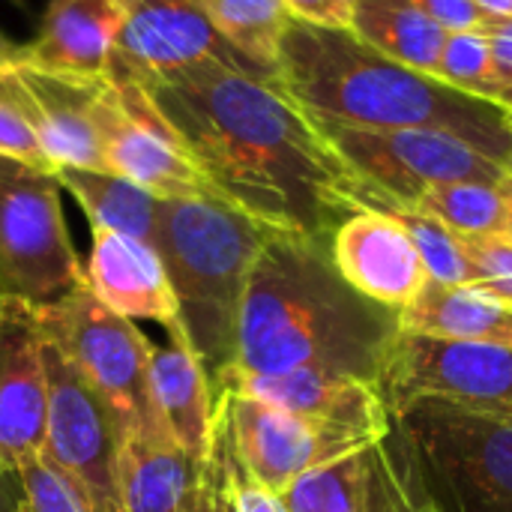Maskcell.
I'll list each match as a JSON object with an SVG mask.
<instances>
[{"label": "cell", "instance_id": "1", "mask_svg": "<svg viewBox=\"0 0 512 512\" xmlns=\"http://www.w3.org/2000/svg\"><path fill=\"white\" fill-rule=\"evenodd\" d=\"M219 198L270 231L327 240L354 213L351 168L279 84L198 63L141 84Z\"/></svg>", "mask_w": 512, "mask_h": 512}, {"label": "cell", "instance_id": "2", "mask_svg": "<svg viewBox=\"0 0 512 512\" xmlns=\"http://www.w3.org/2000/svg\"><path fill=\"white\" fill-rule=\"evenodd\" d=\"M396 333L399 312L351 288L327 240L267 231L243 294L231 369H330L378 381Z\"/></svg>", "mask_w": 512, "mask_h": 512}, {"label": "cell", "instance_id": "3", "mask_svg": "<svg viewBox=\"0 0 512 512\" xmlns=\"http://www.w3.org/2000/svg\"><path fill=\"white\" fill-rule=\"evenodd\" d=\"M276 84L318 117L363 129L453 132L504 168L512 156V111L384 57L351 30L291 21Z\"/></svg>", "mask_w": 512, "mask_h": 512}, {"label": "cell", "instance_id": "4", "mask_svg": "<svg viewBox=\"0 0 512 512\" xmlns=\"http://www.w3.org/2000/svg\"><path fill=\"white\" fill-rule=\"evenodd\" d=\"M267 231L216 198H180L159 207L153 246L174 288L180 324L213 387L234 366L240 306Z\"/></svg>", "mask_w": 512, "mask_h": 512}, {"label": "cell", "instance_id": "5", "mask_svg": "<svg viewBox=\"0 0 512 512\" xmlns=\"http://www.w3.org/2000/svg\"><path fill=\"white\" fill-rule=\"evenodd\" d=\"M423 501L435 512H512V423L438 399L393 411Z\"/></svg>", "mask_w": 512, "mask_h": 512}, {"label": "cell", "instance_id": "6", "mask_svg": "<svg viewBox=\"0 0 512 512\" xmlns=\"http://www.w3.org/2000/svg\"><path fill=\"white\" fill-rule=\"evenodd\" d=\"M45 336L66 354L105 405L120 441L168 438L150 384L153 342L123 315L108 309L84 282L60 300L39 306Z\"/></svg>", "mask_w": 512, "mask_h": 512}, {"label": "cell", "instance_id": "7", "mask_svg": "<svg viewBox=\"0 0 512 512\" xmlns=\"http://www.w3.org/2000/svg\"><path fill=\"white\" fill-rule=\"evenodd\" d=\"M54 171L0 156V297L48 306L84 282Z\"/></svg>", "mask_w": 512, "mask_h": 512}, {"label": "cell", "instance_id": "8", "mask_svg": "<svg viewBox=\"0 0 512 512\" xmlns=\"http://www.w3.org/2000/svg\"><path fill=\"white\" fill-rule=\"evenodd\" d=\"M327 144L354 177L414 204L426 189L444 183H501L507 168L441 129H363L312 114Z\"/></svg>", "mask_w": 512, "mask_h": 512}, {"label": "cell", "instance_id": "9", "mask_svg": "<svg viewBox=\"0 0 512 512\" xmlns=\"http://www.w3.org/2000/svg\"><path fill=\"white\" fill-rule=\"evenodd\" d=\"M378 384L390 411L414 399H438L512 423L510 348L399 330L387 348Z\"/></svg>", "mask_w": 512, "mask_h": 512}, {"label": "cell", "instance_id": "10", "mask_svg": "<svg viewBox=\"0 0 512 512\" xmlns=\"http://www.w3.org/2000/svg\"><path fill=\"white\" fill-rule=\"evenodd\" d=\"M93 117L102 135L108 171L138 183L162 201H222L177 129L138 81L108 75L96 93Z\"/></svg>", "mask_w": 512, "mask_h": 512}, {"label": "cell", "instance_id": "11", "mask_svg": "<svg viewBox=\"0 0 512 512\" xmlns=\"http://www.w3.org/2000/svg\"><path fill=\"white\" fill-rule=\"evenodd\" d=\"M48 417H45V459L78 492L87 512H123L120 507V435L66 354L48 339Z\"/></svg>", "mask_w": 512, "mask_h": 512}, {"label": "cell", "instance_id": "12", "mask_svg": "<svg viewBox=\"0 0 512 512\" xmlns=\"http://www.w3.org/2000/svg\"><path fill=\"white\" fill-rule=\"evenodd\" d=\"M120 30L111 51V72L138 84L198 66L228 63L276 84V75L246 60L207 21L195 0H117Z\"/></svg>", "mask_w": 512, "mask_h": 512}, {"label": "cell", "instance_id": "13", "mask_svg": "<svg viewBox=\"0 0 512 512\" xmlns=\"http://www.w3.org/2000/svg\"><path fill=\"white\" fill-rule=\"evenodd\" d=\"M216 417L243 468L279 495L303 474L372 444L234 390L216 393Z\"/></svg>", "mask_w": 512, "mask_h": 512}, {"label": "cell", "instance_id": "14", "mask_svg": "<svg viewBox=\"0 0 512 512\" xmlns=\"http://www.w3.org/2000/svg\"><path fill=\"white\" fill-rule=\"evenodd\" d=\"M213 390H234L261 399L309 423L354 435L360 441H378L393 432V411L381 384L345 372L291 369L279 375H249L231 369L216 381Z\"/></svg>", "mask_w": 512, "mask_h": 512}, {"label": "cell", "instance_id": "15", "mask_svg": "<svg viewBox=\"0 0 512 512\" xmlns=\"http://www.w3.org/2000/svg\"><path fill=\"white\" fill-rule=\"evenodd\" d=\"M282 498L288 512H414L426 504L396 426L387 438L303 474Z\"/></svg>", "mask_w": 512, "mask_h": 512}, {"label": "cell", "instance_id": "16", "mask_svg": "<svg viewBox=\"0 0 512 512\" xmlns=\"http://www.w3.org/2000/svg\"><path fill=\"white\" fill-rule=\"evenodd\" d=\"M39 306L0 297V468L18 465L45 444L48 369Z\"/></svg>", "mask_w": 512, "mask_h": 512}, {"label": "cell", "instance_id": "17", "mask_svg": "<svg viewBox=\"0 0 512 512\" xmlns=\"http://www.w3.org/2000/svg\"><path fill=\"white\" fill-rule=\"evenodd\" d=\"M330 255L342 279L363 297L402 312L432 282L408 231L378 213H348L330 237Z\"/></svg>", "mask_w": 512, "mask_h": 512}, {"label": "cell", "instance_id": "18", "mask_svg": "<svg viewBox=\"0 0 512 512\" xmlns=\"http://www.w3.org/2000/svg\"><path fill=\"white\" fill-rule=\"evenodd\" d=\"M12 75H15L30 123L36 129V138L51 168L54 171L60 168L108 171L102 135L93 117V105H96V93L102 81L99 84L72 81V78L24 63L21 54L12 63Z\"/></svg>", "mask_w": 512, "mask_h": 512}, {"label": "cell", "instance_id": "19", "mask_svg": "<svg viewBox=\"0 0 512 512\" xmlns=\"http://www.w3.org/2000/svg\"><path fill=\"white\" fill-rule=\"evenodd\" d=\"M90 234L93 243L84 264V285L129 321L144 318L165 330L180 324V306L156 246L102 228H90Z\"/></svg>", "mask_w": 512, "mask_h": 512}, {"label": "cell", "instance_id": "20", "mask_svg": "<svg viewBox=\"0 0 512 512\" xmlns=\"http://www.w3.org/2000/svg\"><path fill=\"white\" fill-rule=\"evenodd\" d=\"M120 18L117 0H48L36 36L21 45V60L72 81L99 84L111 72Z\"/></svg>", "mask_w": 512, "mask_h": 512}, {"label": "cell", "instance_id": "21", "mask_svg": "<svg viewBox=\"0 0 512 512\" xmlns=\"http://www.w3.org/2000/svg\"><path fill=\"white\" fill-rule=\"evenodd\" d=\"M150 384L174 444L195 462H204L213 444L216 393L183 324L168 327V342L150 348Z\"/></svg>", "mask_w": 512, "mask_h": 512}, {"label": "cell", "instance_id": "22", "mask_svg": "<svg viewBox=\"0 0 512 512\" xmlns=\"http://www.w3.org/2000/svg\"><path fill=\"white\" fill-rule=\"evenodd\" d=\"M399 330L512 351V306L477 285L429 282L426 291L399 312Z\"/></svg>", "mask_w": 512, "mask_h": 512}, {"label": "cell", "instance_id": "23", "mask_svg": "<svg viewBox=\"0 0 512 512\" xmlns=\"http://www.w3.org/2000/svg\"><path fill=\"white\" fill-rule=\"evenodd\" d=\"M204 462L168 438L120 441L117 483L123 512H183L195 495Z\"/></svg>", "mask_w": 512, "mask_h": 512}, {"label": "cell", "instance_id": "24", "mask_svg": "<svg viewBox=\"0 0 512 512\" xmlns=\"http://www.w3.org/2000/svg\"><path fill=\"white\" fill-rule=\"evenodd\" d=\"M60 186L78 201L90 228L126 234L144 243H156L159 207L162 198L141 189L138 183L114 174V171H90V168H60L54 171Z\"/></svg>", "mask_w": 512, "mask_h": 512}, {"label": "cell", "instance_id": "25", "mask_svg": "<svg viewBox=\"0 0 512 512\" xmlns=\"http://www.w3.org/2000/svg\"><path fill=\"white\" fill-rule=\"evenodd\" d=\"M351 33L384 57L435 75L447 30H441L414 0H357Z\"/></svg>", "mask_w": 512, "mask_h": 512}, {"label": "cell", "instance_id": "26", "mask_svg": "<svg viewBox=\"0 0 512 512\" xmlns=\"http://www.w3.org/2000/svg\"><path fill=\"white\" fill-rule=\"evenodd\" d=\"M219 36L246 60L276 75L279 45L291 27L282 0H195Z\"/></svg>", "mask_w": 512, "mask_h": 512}, {"label": "cell", "instance_id": "27", "mask_svg": "<svg viewBox=\"0 0 512 512\" xmlns=\"http://www.w3.org/2000/svg\"><path fill=\"white\" fill-rule=\"evenodd\" d=\"M411 207L438 219L456 237H507L510 204L501 183H444L426 189Z\"/></svg>", "mask_w": 512, "mask_h": 512}, {"label": "cell", "instance_id": "28", "mask_svg": "<svg viewBox=\"0 0 512 512\" xmlns=\"http://www.w3.org/2000/svg\"><path fill=\"white\" fill-rule=\"evenodd\" d=\"M435 78L462 93L492 99V102H498V96L504 93L498 72H495V60H492V42L483 30L447 33Z\"/></svg>", "mask_w": 512, "mask_h": 512}, {"label": "cell", "instance_id": "29", "mask_svg": "<svg viewBox=\"0 0 512 512\" xmlns=\"http://www.w3.org/2000/svg\"><path fill=\"white\" fill-rule=\"evenodd\" d=\"M207 459L213 462V468L219 474L228 512H288V504L279 492H273L270 486H264L258 477H252L243 468L219 417L213 423V444H210Z\"/></svg>", "mask_w": 512, "mask_h": 512}, {"label": "cell", "instance_id": "30", "mask_svg": "<svg viewBox=\"0 0 512 512\" xmlns=\"http://www.w3.org/2000/svg\"><path fill=\"white\" fill-rule=\"evenodd\" d=\"M0 156L54 171L39 138H36V129L30 123L27 105H24L21 90L15 84L12 66L0 69Z\"/></svg>", "mask_w": 512, "mask_h": 512}, {"label": "cell", "instance_id": "31", "mask_svg": "<svg viewBox=\"0 0 512 512\" xmlns=\"http://www.w3.org/2000/svg\"><path fill=\"white\" fill-rule=\"evenodd\" d=\"M18 483V512H87L78 492L45 459V453H36L18 465Z\"/></svg>", "mask_w": 512, "mask_h": 512}, {"label": "cell", "instance_id": "32", "mask_svg": "<svg viewBox=\"0 0 512 512\" xmlns=\"http://www.w3.org/2000/svg\"><path fill=\"white\" fill-rule=\"evenodd\" d=\"M474 270V285L512 306L510 237H459Z\"/></svg>", "mask_w": 512, "mask_h": 512}, {"label": "cell", "instance_id": "33", "mask_svg": "<svg viewBox=\"0 0 512 512\" xmlns=\"http://www.w3.org/2000/svg\"><path fill=\"white\" fill-rule=\"evenodd\" d=\"M414 3L447 33L483 30L489 21L477 0H414Z\"/></svg>", "mask_w": 512, "mask_h": 512}, {"label": "cell", "instance_id": "34", "mask_svg": "<svg viewBox=\"0 0 512 512\" xmlns=\"http://www.w3.org/2000/svg\"><path fill=\"white\" fill-rule=\"evenodd\" d=\"M294 21L327 27V30H351L354 0H282Z\"/></svg>", "mask_w": 512, "mask_h": 512}, {"label": "cell", "instance_id": "35", "mask_svg": "<svg viewBox=\"0 0 512 512\" xmlns=\"http://www.w3.org/2000/svg\"><path fill=\"white\" fill-rule=\"evenodd\" d=\"M483 33L492 42V60H495V72L504 90L512 87V18H498V21H486Z\"/></svg>", "mask_w": 512, "mask_h": 512}, {"label": "cell", "instance_id": "36", "mask_svg": "<svg viewBox=\"0 0 512 512\" xmlns=\"http://www.w3.org/2000/svg\"><path fill=\"white\" fill-rule=\"evenodd\" d=\"M183 512H228L225 495H222V483H219V474H216V468H213L210 459H204L201 480H198L195 495H192V501L186 504V510Z\"/></svg>", "mask_w": 512, "mask_h": 512}, {"label": "cell", "instance_id": "37", "mask_svg": "<svg viewBox=\"0 0 512 512\" xmlns=\"http://www.w3.org/2000/svg\"><path fill=\"white\" fill-rule=\"evenodd\" d=\"M18 498H21L18 471L0 468V512H18Z\"/></svg>", "mask_w": 512, "mask_h": 512}, {"label": "cell", "instance_id": "38", "mask_svg": "<svg viewBox=\"0 0 512 512\" xmlns=\"http://www.w3.org/2000/svg\"><path fill=\"white\" fill-rule=\"evenodd\" d=\"M480 9L486 12L489 21H498V18H512V0H477Z\"/></svg>", "mask_w": 512, "mask_h": 512}, {"label": "cell", "instance_id": "39", "mask_svg": "<svg viewBox=\"0 0 512 512\" xmlns=\"http://www.w3.org/2000/svg\"><path fill=\"white\" fill-rule=\"evenodd\" d=\"M18 54H21V45L9 42V39H6V36L0 33V69L12 66V63L18 60Z\"/></svg>", "mask_w": 512, "mask_h": 512}, {"label": "cell", "instance_id": "40", "mask_svg": "<svg viewBox=\"0 0 512 512\" xmlns=\"http://www.w3.org/2000/svg\"><path fill=\"white\" fill-rule=\"evenodd\" d=\"M501 189H504V195H507V204H510V234H507V237L512 240V174L510 171H507V177L501 180Z\"/></svg>", "mask_w": 512, "mask_h": 512}, {"label": "cell", "instance_id": "41", "mask_svg": "<svg viewBox=\"0 0 512 512\" xmlns=\"http://www.w3.org/2000/svg\"><path fill=\"white\" fill-rule=\"evenodd\" d=\"M498 105H504L507 111H512V87L510 90H504V93L498 96Z\"/></svg>", "mask_w": 512, "mask_h": 512}, {"label": "cell", "instance_id": "42", "mask_svg": "<svg viewBox=\"0 0 512 512\" xmlns=\"http://www.w3.org/2000/svg\"><path fill=\"white\" fill-rule=\"evenodd\" d=\"M414 512H435V510H432L429 504H420V507H417V510H414Z\"/></svg>", "mask_w": 512, "mask_h": 512}, {"label": "cell", "instance_id": "43", "mask_svg": "<svg viewBox=\"0 0 512 512\" xmlns=\"http://www.w3.org/2000/svg\"><path fill=\"white\" fill-rule=\"evenodd\" d=\"M354 3H357V0H354Z\"/></svg>", "mask_w": 512, "mask_h": 512}]
</instances>
